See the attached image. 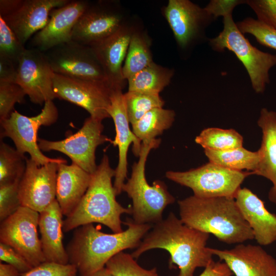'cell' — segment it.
I'll return each instance as SVG.
<instances>
[{"mask_svg": "<svg viewBox=\"0 0 276 276\" xmlns=\"http://www.w3.org/2000/svg\"><path fill=\"white\" fill-rule=\"evenodd\" d=\"M209 237V234L187 225L171 212L154 225L131 255L137 259L149 250L165 249L170 255V267L177 266L179 269L178 276H194L197 268H205L214 260L206 246Z\"/></svg>", "mask_w": 276, "mask_h": 276, "instance_id": "1", "label": "cell"}, {"mask_svg": "<svg viewBox=\"0 0 276 276\" xmlns=\"http://www.w3.org/2000/svg\"><path fill=\"white\" fill-rule=\"evenodd\" d=\"M124 223L127 228L118 233H104L93 223L77 228L66 249L69 263L77 267L80 276H90L118 253L136 248L152 228L151 224H137L130 218Z\"/></svg>", "mask_w": 276, "mask_h": 276, "instance_id": "2", "label": "cell"}, {"mask_svg": "<svg viewBox=\"0 0 276 276\" xmlns=\"http://www.w3.org/2000/svg\"><path fill=\"white\" fill-rule=\"evenodd\" d=\"M180 219L187 225L213 234L232 244L254 239L234 198H199L190 196L178 201Z\"/></svg>", "mask_w": 276, "mask_h": 276, "instance_id": "3", "label": "cell"}, {"mask_svg": "<svg viewBox=\"0 0 276 276\" xmlns=\"http://www.w3.org/2000/svg\"><path fill=\"white\" fill-rule=\"evenodd\" d=\"M116 174L108 156L104 154L97 170L91 175L89 186L74 211L63 220V230L68 232L81 226L99 223L113 233L123 232L121 215H131V208H125L116 200L112 183Z\"/></svg>", "mask_w": 276, "mask_h": 276, "instance_id": "4", "label": "cell"}, {"mask_svg": "<svg viewBox=\"0 0 276 276\" xmlns=\"http://www.w3.org/2000/svg\"><path fill=\"white\" fill-rule=\"evenodd\" d=\"M160 142V139H155L142 143L139 160L133 164L131 176L123 186L122 191L132 199V220L137 224L159 222L163 219L164 210L175 201L164 181L156 180L150 186L146 178L147 157L150 151L157 148Z\"/></svg>", "mask_w": 276, "mask_h": 276, "instance_id": "5", "label": "cell"}, {"mask_svg": "<svg viewBox=\"0 0 276 276\" xmlns=\"http://www.w3.org/2000/svg\"><path fill=\"white\" fill-rule=\"evenodd\" d=\"M223 24L222 31L209 40L210 45L216 52L227 49L233 52L245 68L254 91L263 93L270 83L269 71L276 65V54L252 45L238 29L232 14L224 16Z\"/></svg>", "mask_w": 276, "mask_h": 276, "instance_id": "6", "label": "cell"}, {"mask_svg": "<svg viewBox=\"0 0 276 276\" xmlns=\"http://www.w3.org/2000/svg\"><path fill=\"white\" fill-rule=\"evenodd\" d=\"M254 172L231 170L209 162L186 171H168L166 177L190 188L199 198H234L244 179Z\"/></svg>", "mask_w": 276, "mask_h": 276, "instance_id": "7", "label": "cell"}, {"mask_svg": "<svg viewBox=\"0 0 276 276\" xmlns=\"http://www.w3.org/2000/svg\"><path fill=\"white\" fill-rule=\"evenodd\" d=\"M58 118V111L53 101L45 102L41 112L33 117L24 116L14 110L9 118L0 121L1 137L11 139L18 151L22 154L28 153L38 166L50 163H66L63 158L44 155L38 144L37 132L40 127L53 124Z\"/></svg>", "mask_w": 276, "mask_h": 276, "instance_id": "8", "label": "cell"}, {"mask_svg": "<svg viewBox=\"0 0 276 276\" xmlns=\"http://www.w3.org/2000/svg\"><path fill=\"white\" fill-rule=\"evenodd\" d=\"M102 121L91 117L87 118L82 127L76 133L60 141L38 139L41 151H57L67 156L72 163L90 174L97 170L95 152L97 148L110 139L102 134Z\"/></svg>", "mask_w": 276, "mask_h": 276, "instance_id": "9", "label": "cell"}, {"mask_svg": "<svg viewBox=\"0 0 276 276\" xmlns=\"http://www.w3.org/2000/svg\"><path fill=\"white\" fill-rule=\"evenodd\" d=\"M39 213L21 206L1 222L0 242L20 254L33 267L46 262L38 237Z\"/></svg>", "mask_w": 276, "mask_h": 276, "instance_id": "10", "label": "cell"}, {"mask_svg": "<svg viewBox=\"0 0 276 276\" xmlns=\"http://www.w3.org/2000/svg\"><path fill=\"white\" fill-rule=\"evenodd\" d=\"M53 84L57 98L83 108L90 117L100 121L110 118L108 109L113 89L108 84L70 78L56 73Z\"/></svg>", "mask_w": 276, "mask_h": 276, "instance_id": "11", "label": "cell"}, {"mask_svg": "<svg viewBox=\"0 0 276 276\" xmlns=\"http://www.w3.org/2000/svg\"><path fill=\"white\" fill-rule=\"evenodd\" d=\"M44 53L56 74L108 84L104 71L90 47L71 40Z\"/></svg>", "mask_w": 276, "mask_h": 276, "instance_id": "12", "label": "cell"}, {"mask_svg": "<svg viewBox=\"0 0 276 276\" xmlns=\"http://www.w3.org/2000/svg\"><path fill=\"white\" fill-rule=\"evenodd\" d=\"M54 74L44 52L34 48L26 49L18 62L16 83L32 103L42 105L57 98Z\"/></svg>", "mask_w": 276, "mask_h": 276, "instance_id": "13", "label": "cell"}, {"mask_svg": "<svg viewBox=\"0 0 276 276\" xmlns=\"http://www.w3.org/2000/svg\"><path fill=\"white\" fill-rule=\"evenodd\" d=\"M59 164L50 163L38 166L27 157L25 171L18 186L21 206L40 213L56 200Z\"/></svg>", "mask_w": 276, "mask_h": 276, "instance_id": "14", "label": "cell"}, {"mask_svg": "<svg viewBox=\"0 0 276 276\" xmlns=\"http://www.w3.org/2000/svg\"><path fill=\"white\" fill-rule=\"evenodd\" d=\"M122 20L112 2L89 3L73 29L72 40L93 47L117 32L124 25Z\"/></svg>", "mask_w": 276, "mask_h": 276, "instance_id": "15", "label": "cell"}, {"mask_svg": "<svg viewBox=\"0 0 276 276\" xmlns=\"http://www.w3.org/2000/svg\"><path fill=\"white\" fill-rule=\"evenodd\" d=\"M164 14L179 47L186 49L205 38V29L215 20L203 8L189 0H169Z\"/></svg>", "mask_w": 276, "mask_h": 276, "instance_id": "16", "label": "cell"}, {"mask_svg": "<svg viewBox=\"0 0 276 276\" xmlns=\"http://www.w3.org/2000/svg\"><path fill=\"white\" fill-rule=\"evenodd\" d=\"M108 112L113 120L116 129V136L111 143L113 146H117L119 150V161L115 169L113 182L115 192L118 196L123 191V186L127 178L128 148L133 143V153L136 156H139L142 143L130 128L124 94L122 89L112 90Z\"/></svg>", "mask_w": 276, "mask_h": 276, "instance_id": "17", "label": "cell"}, {"mask_svg": "<svg viewBox=\"0 0 276 276\" xmlns=\"http://www.w3.org/2000/svg\"><path fill=\"white\" fill-rule=\"evenodd\" d=\"M89 4L84 0L70 1L66 5L53 9L47 25L32 37L31 43L33 48L46 52L71 41L73 29Z\"/></svg>", "mask_w": 276, "mask_h": 276, "instance_id": "18", "label": "cell"}, {"mask_svg": "<svg viewBox=\"0 0 276 276\" xmlns=\"http://www.w3.org/2000/svg\"><path fill=\"white\" fill-rule=\"evenodd\" d=\"M209 249L235 276H276V260L260 245L240 243L229 249Z\"/></svg>", "mask_w": 276, "mask_h": 276, "instance_id": "19", "label": "cell"}, {"mask_svg": "<svg viewBox=\"0 0 276 276\" xmlns=\"http://www.w3.org/2000/svg\"><path fill=\"white\" fill-rule=\"evenodd\" d=\"M69 2L70 0H23L17 10L2 18L25 45L33 34L47 25L53 9L63 6Z\"/></svg>", "mask_w": 276, "mask_h": 276, "instance_id": "20", "label": "cell"}, {"mask_svg": "<svg viewBox=\"0 0 276 276\" xmlns=\"http://www.w3.org/2000/svg\"><path fill=\"white\" fill-rule=\"evenodd\" d=\"M133 32L123 25L112 35L91 47L104 71L108 84L113 89L124 88L125 80L122 74V64Z\"/></svg>", "mask_w": 276, "mask_h": 276, "instance_id": "21", "label": "cell"}, {"mask_svg": "<svg viewBox=\"0 0 276 276\" xmlns=\"http://www.w3.org/2000/svg\"><path fill=\"white\" fill-rule=\"evenodd\" d=\"M235 199L259 245L276 241V215L266 209L264 202L247 188H240Z\"/></svg>", "mask_w": 276, "mask_h": 276, "instance_id": "22", "label": "cell"}, {"mask_svg": "<svg viewBox=\"0 0 276 276\" xmlns=\"http://www.w3.org/2000/svg\"><path fill=\"white\" fill-rule=\"evenodd\" d=\"M63 215L56 199L39 213L38 228L46 261L67 264L69 257L63 244Z\"/></svg>", "mask_w": 276, "mask_h": 276, "instance_id": "23", "label": "cell"}, {"mask_svg": "<svg viewBox=\"0 0 276 276\" xmlns=\"http://www.w3.org/2000/svg\"><path fill=\"white\" fill-rule=\"evenodd\" d=\"M91 175L73 163L59 164L56 199L63 215L68 216L78 205L89 186Z\"/></svg>", "mask_w": 276, "mask_h": 276, "instance_id": "24", "label": "cell"}, {"mask_svg": "<svg viewBox=\"0 0 276 276\" xmlns=\"http://www.w3.org/2000/svg\"><path fill=\"white\" fill-rule=\"evenodd\" d=\"M262 132L261 158L255 175L264 177L272 183L268 197L276 204V112L263 108L257 121Z\"/></svg>", "mask_w": 276, "mask_h": 276, "instance_id": "25", "label": "cell"}, {"mask_svg": "<svg viewBox=\"0 0 276 276\" xmlns=\"http://www.w3.org/2000/svg\"><path fill=\"white\" fill-rule=\"evenodd\" d=\"M211 163L221 167L239 171L255 172L260 161L259 150L249 151L242 147L226 151L204 150Z\"/></svg>", "mask_w": 276, "mask_h": 276, "instance_id": "26", "label": "cell"}, {"mask_svg": "<svg viewBox=\"0 0 276 276\" xmlns=\"http://www.w3.org/2000/svg\"><path fill=\"white\" fill-rule=\"evenodd\" d=\"M173 73L153 62L127 80L128 91L159 94L170 83Z\"/></svg>", "mask_w": 276, "mask_h": 276, "instance_id": "27", "label": "cell"}, {"mask_svg": "<svg viewBox=\"0 0 276 276\" xmlns=\"http://www.w3.org/2000/svg\"><path fill=\"white\" fill-rule=\"evenodd\" d=\"M174 111L162 108H154L131 125L135 135L142 143L151 141L172 125Z\"/></svg>", "mask_w": 276, "mask_h": 276, "instance_id": "28", "label": "cell"}, {"mask_svg": "<svg viewBox=\"0 0 276 276\" xmlns=\"http://www.w3.org/2000/svg\"><path fill=\"white\" fill-rule=\"evenodd\" d=\"M150 44L149 39L145 35L133 32L122 68L124 80H127L153 62Z\"/></svg>", "mask_w": 276, "mask_h": 276, "instance_id": "29", "label": "cell"}, {"mask_svg": "<svg viewBox=\"0 0 276 276\" xmlns=\"http://www.w3.org/2000/svg\"><path fill=\"white\" fill-rule=\"evenodd\" d=\"M204 150L222 151L243 146V136L234 129H204L195 139Z\"/></svg>", "mask_w": 276, "mask_h": 276, "instance_id": "30", "label": "cell"}, {"mask_svg": "<svg viewBox=\"0 0 276 276\" xmlns=\"http://www.w3.org/2000/svg\"><path fill=\"white\" fill-rule=\"evenodd\" d=\"M27 157L8 144L0 145V185L20 180L26 167Z\"/></svg>", "mask_w": 276, "mask_h": 276, "instance_id": "31", "label": "cell"}, {"mask_svg": "<svg viewBox=\"0 0 276 276\" xmlns=\"http://www.w3.org/2000/svg\"><path fill=\"white\" fill-rule=\"evenodd\" d=\"M127 113L131 125L141 119L146 113L165 104L159 94H150L128 91L124 94Z\"/></svg>", "mask_w": 276, "mask_h": 276, "instance_id": "32", "label": "cell"}, {"mask_svg": "<svg viewBox=\"0 0 276 276\" xmlns=\"http://www.w3.org/2000/svg\"><path fill=\"white\" fill-rule=\"evenodd\" d=\"M105 267L113 276H159L156 268L144 269L137 264L131 255L123 251L111 258Z\"/></svg>", "mask_w": 276, "mask_h": 276, "instance_id": "33", "label": "cell"}, {"mask_svg": "<svg viewBox=\"0 0 276 276\" xmlns=\"http://www.w3.org/2000/svg\"><path fill=\"white\" fill-rule=\"evenodd\" d=\"M241 32L253 36L260 44L276 50V30L250 17L236 22Z\"/></svg>", "mask_w": 276, "mask_h": 276, "instance_id": "34", "label": "cell"}, {"mask_svg": "<svg viewBox=\"0 0 276 276\" xmlns=\"http://www.w3.org/2000/svg\"><path fill=\"white\" fill-rule=\"evenodd\" d=\"M26 49L0 16V56L10 59L17 65L20 57Z\"/></svg>", "mask_w": 276, "mask_h": 276, "instance_id": "35", "label": "cell"}, {"mask_svg": "<svg viewBox=\"0 0 276 276\" xmlns=\"http://www.w3.org/2000/svg\"><path fill=\"white\" fill-rule=\"evenodd\" d=\"M27 95L16 82L0 81V121L9 117L15 103H22Z\"/></svg>", "mask_w": 276, "mask_h": 276, "instance_id": "36", "label": "cell"}, {"mask_svg": "<svg viewBox=\"0 0 276 276\" xmlns=\"http://www.w3.org/2000/svg\"><path fill=\"white\" fill-rule=\"evenodd\" d=\"M20 180L0 185V220H4L21 206L18 195Z\"/></svg>", "mask_w": 276, "mask_h": 276, "instance_id": "37", "label": "cell"}, {"mask_svg": "<svg viewBox=\"0 0 276 276\" xmlns=\"http://www.w3.org/2000/svg\"><path fill=\"white\" fill-rule=\"evenodd\" d=\"M77 267L71 263L44 262L19 276H77Z\"/></svg>", "mask_w": 276, "mask_h": 276, "instance_id": "38", "label": "cell"}, {"mask_svg": "<svg viewBox=\"0 0 276 276\" xmlns=\"http://www.w3.org/2000/svg\"><path fill=\"white\" fill-rule=\"evenodd\" d=\"M257 20L276 30V0H246Z\"/></svg>", "mask_w": 276, "mask_h": 276, "instance_id": "39", "label": "cell"}, {"mask_svg": "<svg viewBox=\"0 0 276 276\" xmlns=\"http://www.w3.org/2000/svg\"><path fill=\"white\" fill-rule=\"evenodd\" d=\"M0 260L14 267L20 274L33 268L20 254L10 246L2 242H0Z\"/></svg>", "mask_w": 276, "mask_h": 276, "instance_id": "40", "label": "cell"}, {"mask_svg": "<svg viewBox=\"0 0 276 276\" xmlns=\"http://www.w3.org/2000/svg\"><path fill=\"white\" fill-rule=\"evenodd\" d=\"M245 3L240 0H212L204 8L216 19L221 16L232 14L234 8L238 5Z\"/></svg>", "mask_w": 276, "mask_h": 276, "instance_id": "41", "label": "cell"}, {"mask_svg": "<svg viewBox=\"0 0 276 276\" xmlns=\"http://www.w3.org/2000/svg\"><path fill=\"white\" fill-rule=\"evenodd\" d=\"M17 65L10 59L0 56V81L16 82Z\"/></svg>", "mask_w": 276, "mask_h": 276, "instance_id": "42", "label": "cell"}, {"mask_svg": "<svg viewBox=\"0 0 276 276\" xmlns=\"http://www.w3.org/2000/svg\"><path fill=\"white\" fill-rule=\"evenodd\" d=\"M233 273L227 265L221 261L213 260L199 276H232Z\"/></svg>", "mask_w": 276, "mask_h": 276, "instance_id": "43", "label": "cell"}, {"mask_svg": "<svg viewBox=\"0 0 276 276\" xmlns=\"http://www.w3.org/2000/svg\"><path fill=\"white\" fill-rule=\"evenodd\" d=\"M23 0H1L0 16L4 18L14 13L21 6Z\"/></svg>", "mask_w": 276, "mask_h": 276, "instance_id": "44", "label": "cell"}, {"mask_svg": "<svg viewBox=\"0 0 276 276\" xmlns=\"http://www.w3.org/2000/svg\"><path fill=\"white\" fill-rule=\"evenodd\" d=\"M20 275V272L13 266L1 262L0 276H19Z\"/></svg>", "mask_w": 276, "mask_h": 276, "instance_id": "45", "label": "cell"}, {"mask_svg": "<svg viewBox=\"0 0 276 276\" xmlns=\"http://www.w3.org/2000/svg\"><path fill=\"white\" fill-rule=\"evenodd\" d=\"M90 276H113L109 270L105 267L94 273Z\"/></svg>", "mask_w": 276, "mask_h": 276, "instance_id": "46", "label": "cell"}]
</instances>
